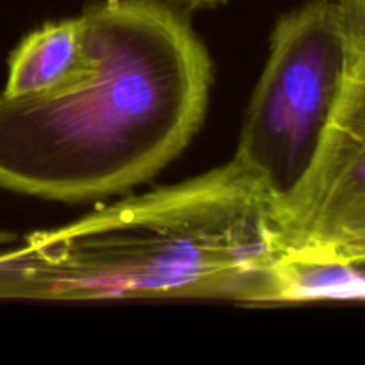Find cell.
Returning a JSON list of instances; mask_svg holds the SVG:
<instances>
[{
  "label": "cell",
  "instance_id": "4",
  "mask_svg": "<svg viewBox=\"0 0 365 365\" xmlns=\"http://www.w3.org/2000/svg\"><path fill=\"white\" fill-rule=\"evenodd\" d=\"M285 253L365 262V57L344 81L314 166L282 216Z\"/></svg>",
  "mask_w": 365,
  "mask_h": 365
},
{
  "label": "cell",
  "instance_id": "1",
  "mask_svg": "<svg viewBox=\"0 0 365 365\" xmlns=\"http://www.w3.org/2000/svg\"><path fill=\"white\" fill-rule=\"evenodd\" d=\"M86 64L34 96L0 93V187L59 202L130 191L198 132L212 63L180 13L102 0L78 14Z\"/></svg>",
  "mask_w": 365,
  "mask_h": 365
},
{
  "label": "cell",
  "instance_id": "6",
  "mask_svg": "<svg viewBox=\"0 0 365 365\" xmlns=\"http://www.w3.org/2000/svg\"><path fill=\"white\" fill-rule=\"evenodd\" d=\"M365 299V262L284 253L274 266L269 302Z\"/></svg>",
  "mask_w": 365,
  "mask_h": 365
},
{
  "label": "cell",
  "instance_id": "2",
  "mask_svg": "<svg viewBox=\"0 0 365 365\" xmlns=\"http://www.w3.org/2000/svg\"><path fill=\"white\" fill-rule=\"evenodd\" d=\"M282 214L230 160L0 255V296H232L269 302Z\"/></svg>",
  "mask_w": 365,
  "mask_h": 365
},
{
  "label": "cell",
  "instance_id": "3",
  "mask_svg": "<svg viewBox=\"0 0 365 365\" xmlns=\"http://www.w3.org/2000/svg\"><path fill=\"white\" fill-rule=\"evenodd\" d=\"M348 66L335 0L285 14L246 113L232 163L278 207L294 202L314 166Z\"/></svg>",
  "mask_w": 365,
  "mask_h": 365
},
{
  "label": "cell",
  "instance_id": "5",
  "mask_svg": "<svg viewBox=\"0 0 365 365\" xmlns=\"http://www.w3.org/2000/svg\"><path fill=\"white\" fill-rule=\"evenodd\" d=\"M86 64L81 18L50 21L20 43L9 61L4 95L34 96L53 91L77 77Z\"/></svg>",
  "mask_w": 365,
  "mask_h": 365
},
{
  "label": "cell",
  "instance_id": "8",
  "mask_svg": "<svg viewBox=\"0 0 365 365\" xmlns=\"http://www.w3.org/2000/svg\"><path fill=\"white\" fill-rule=\"evenodd\" d=\"M185 2L192 4V6H216V4H223L227 0H185Z\"/></svg>",
  "mask_w": 365,
  "mask_h": 365
},
{
  "label": "cell",
  "instance_id": "7",
  "mask_svg": "<svg viewBox=\"0 0 365 365\" xmlns=\"http://www.w3.org/2000/svg\"><path fill=\"white\" fill-rule=\"evenodd\" d=\"M348 56L365 57V0H335Z\"/></svg>",
  "mask_w": 365,
  "mask_h": 365
}]
</instances>
